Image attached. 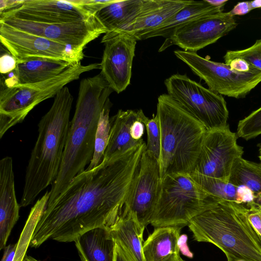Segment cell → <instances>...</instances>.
Instances as JSON below:
<instances>
[{
	"label": "cell",
	"mask_w": 261,
	"mask_h": 261,
	"mask_svg": "<svg viewBox=\"0 0 261 261\" xmlns=\"http://www.w3.org/2000/svg\"><path fill=\"white\" fill-rule=\"evenodd\" d=\"M145 148L144 142L75 176L47 203L29 246L37 248L48 240L74 242L90 229L113 226L123 213Z\"/></svg>",
	"instance_id": "6da1fadb"
},
{
	"label": "cell",
	"mask_w": 261,
	"mask_h": 261,
	"mask_svg": "<svg viewBox=\"0 0 261 261\" xmlns=\"http://www.w3.org/2000/svg\"><path fill=\"white\" fill-rule=\"evenodd\" d=\"M113 91L101 72L80 81L61 166L49 192L47 203L53 201L90 163L100 115Z\"/></svg>",
	"instance_id": "7a4b0ae2"
},
{
	"label": "cell",
	"mask_w": 261,
	"mask_h": 261,
	"mask_svg": "<svg viewBox=\"0 0 261 261\" xmlns=\"http://www.w3.org/2000/svg\"><path fill=\"white\" fill-rule=\"evenodd\" d=\"M73 100L68 87H64L38 123V138L26 168L20 207L32 204L57 178L70 127Z\"/></svg>",
	"instance_id": "3957f363"
},
{
	"label": "cell",
	"mask_w": 261,
	"mask_h": 261,
	"mask_svg": "<svg viewBox=\"0 0 261 261\" xmlns=\"http://www.w3.org/2000/svg\"><path fill=\"white\" fill-rule=\"evenodd\" d=\"M248 208L221 201L193 218L188 227L194 240L210 243L233 259L261 261V242L248 218Z\"/></svg>",
	"instance_id": "277c9868"
},
{
	"label": "cell",
	"mask_w": 261,
	"mask_h": 261,
	"mask_svg": "<svg viewBox=\"0 0 261 261\" xmlns=\"http://www.w3.org/2000/svg\"><path fill=\"white\" fill-rule=\"evenodd\" d=\"M161 132V179L194 170L207 131L203 124L168 94L158 98Z\"/></svg>",
	"instance_id": "5b68a950"
},
{
	"label": "cell",
	"mask_w": 261,
	"mask_h": 261,
	"mask_svg": "<svg viewBox=\"0 0 261 261\" xmlns=\"http://www.w3.org/2000/svg\"><path fill=\"white\" fill-rule=\"evenodd\" d=\"M221 201L204 190L190 174H167L161 179L158 198L150 224L154 228H183L195 216Z\"/></svg>",
	"instance_id": "8992f818"
},
{
	"label": "cell",
	"mask_w": 261,
	"mask_h": 261,
	"mask_svg": "<svg viewBox=\"0 0 261 261\" xmlns=\"http://www.w3.org/2000/svg\"><path fill=\"white\" fill-rule=\"evenodd\" d=\"M96 69H100V63L83 65L80 62L56 77L43 82L11 87L1 85L0 138L10 128L21 123L39 103L55 97L66 85L77 80L83 73Z\"/></svg>",
	"instance_id": "52a82bcc"
},
{
	"label": "cell",
	"mask_w": 261,
	"mask_h": 261,
	"mask_svg": "<svg viewBox=\"0 0 261 261\" xmlns=\"http://www.w3.org/2000/svg\"><path fill=\"white\" fill-rule=\"evenodd\" d=\"M168 94L177 101L205 127L207 130L228 125L229 112L223 97L186 74L172 75L165 80Z\"/></svg>",
	"instance_id": "ba28073f"
},
{
	"label": "cell",
	"mask_w": 261,
	"mask_h": 261,
	"mask_svg": "<svg viewBox=\"0 0 261 261\" xmlns=\"http://www.w3.org/2000/svg\"><path fill=\"white\" fill-rule=\"evenodd\" d=\"M174 53L205 82L209 89L221 95L244 98L261 82V71L256 68L238 72L225 63L211 61L196 53L176 50Z\"/></svg>",
	"instance_id": "9c48e42d"
},
{
	"label": "cell",
	"mask_w": 261,
	"mask_h": 261,
	"mask_svg": "<svg viewBox=\"0 0 261 261\" xmlns=\"http://www.w3.org/2000/svg\"><path fill=\"white\" fill-rule=\"evenodd\" d=\"M0 22L81 51L88 43L107 32L95 14L87 19L64 23L30 21L1 14Z\"/></svg>",
	"instance_id": "30bf717a"
},
{
	"label": "cell",
	"mask_w": 261,
	"mask_h": 261,
	"mask_svg": "<svg viewBox=\"0 0 261 261\" xmlns=\"http://www.w3.org/2000/svg\"><path fill=\"white\" fill-rule=\"evenodd\" d=\"M237 138L228 125L207 130L191 173L229 181L234 162L242 157L244 152L243 148L237 143Z\"/></svg>",
	"instance_id": "8fae6325"
},
{
	"label": "cell",
	"mask_w": 261,
	"mask_h": 261,
	"mask_svg": "<svg viewBox=\"0 0 261 261\" xmlns=\"http://www.w3.org/2000/svg\"><path fill=\"white\" fill-rule=\"evenodd\" d=\"M0 40L17 62L45 58L75 64L84 57L83 51L18 30L2 22H0Z\"/></svg>",
	"instance_id": "7c38bea8"
},
{
	"label": "cell",
	"mask_w": 261,
	"mask_h": 261,
	"mask_svg": "<svg viewBox=\"0 0 261 261\" xmlns=\"http://www.w3.org/2000/svg\"><path fill=\"white\" fill-rule=\"evenodd\" d=\"M237 26L229 12L207 14L195 18L175 30L165 40L159 51L176 45L184 50L196 53L216 42Z\"/></svg>",
	"instance_id": "4fadbf2b"
},
{
	"label": "cell",
	"mask_w": 261,
	"mask_h": 261,
	"mask_svg": "<svg viewBox=\"0 0 261 261\" xmlns=\"http://www.w3.org/2000/svg\"><path fill=\"white\" fill-rule=\"evenodd\" d=\"M161 182L159 160L145 149L140 158L124 212H130L145 227L150 224Z\"/></svg>",
	"instance_id": "5bb4252c"
},
{
	"label": "cell",
	"mask_w": 261,
	"mask_h": 261,
	"mask_svg": "<svg viewBox=\"0 0 261 261\" xmlns=\"http://www.w3.org/2000/svg\"><path fill=\"white\" fill-rule=\"evenodd\" d=\"M137 41L133 36L125 33L103 36L101 39L105 48L100 63V72L117 93L125 90L130 84Z\"/></svg>",
	"instance_id": "9a60e30c"
},
{
	"label": "cell",
	"mask_w": 261,
	"mask_h": 261,
	"mask_svg": "<svg viewBox=\"0 0 261 261\" xmlns=\"http://www.w3.org/2000/svg\"><path fill=\"white\" fill-rule=\"evenodd\" d=\"M18 19L45 23H64L88 19L94 14L74 1L23 0L0 13Z\"/></svg>",
	"instance_id": "2e32d148"
},
{
	"label": "cell",
	"mask_w": 261,
	"mask_h": 261,
	"mask_svg": "<svg viewBox=\"0 0 261 261\" xmlns=\"http://www.w3.org/2000/svg\"><path fill=\"white\" fill-rule=\"evenodd\" d=\"M20 204L15 190L12 158L0 161V250L6 246L14 225L19 217Z\"/></svg>",
	"instance_id": "e0dca14e"
},
{
	"label": "cell",
	"mask_w": 261,
	"mask_h": 261,
	"mask_svg": "<svg viewBox=\"0 0 261 261\" xmlns=\"http://www.w3.org/2000/svg\"><path fill=\"white\" fill-rule=\"evenodd\" d=\"M164 2L165 0H116L99 10L95 16L107 32L116 33L125 29L137 18L156 9Z\"/></svg>",
	"instance_id": "ac0fdd59"
},
{
	"label": "cell",
	"mask_w": 261,
	"mask_h": 261,
	"mask_svg": "<svg viewBox=\"0 0 261 261\" xmlns=\"http://www.w3.org/2000/svg\"><path fill=\"white\" fill-rule=\"evenodd\" d=\"M73 65L65 61L45 58L17 62L11 77L6 79L4 84L11 87L43 82L56 77Z\"/></svg>",
	"instance_id": "d6986e66"
},
{
	"label": "cell",
	"mask_w": 261,
	"mask_h": 261,
	"mask_svg": "<svg viewBox=\"0 0 261 261\" xmlns=\"http://www.w3.org/2000/svg\"><path fill=\"white\" fill-rule=\"evenodd\" d=\"M143 114L141 109L137 111L119 110L117 114L110 119L109 140L102 162H106L144 142L143 139L140 141L134 140L130 132L134 122L140 119Z\"/></svg>",
	"instance_id": "ffe728a7"
},
{
	"label": "cell",
	"mask_w": 261,
	"mask_h": 261,
	"mask_svg": "<svg viewBox=\"0 0 261 261\" xmlns=\"http://www.w3.org/2000/svg\"><path fill=\"white\" fill-rule=\"evenodd\" d=\"M181 229L178 226L154 228L143 244L145 261H184L178 245Z\"/></svg>",
	"instance_id": "44dd1931"
},
{
	"label": "cell",
	"mask_w": 261,
	"mask_h": 261,
	"mask_svg": "<svg viewBox=\"0 0 261 261\" xmlns=\"http://www.w3.org/2000/svg\"><path fill=\"white\" fill-rule=\"evenodd\" d=\"M74 242L82 261H114L115 241L109 227L90 229Z\"/></svg>",
	"instance_id": "7402d4cb"
},
{
	"label": "cell",
	"mask_w": 261,
	"mask_h": 261,
	"mask_svg": "<svg viewBox=\"0 0 261 261\" xmlns=\"http://www.w3.org/2000/svg\"><path fill=\"white\" fill-rule=\"evenodd\" d=\"M145 228L139 224L131 213L123 212L110 230L115 242L135 261H145L143 252Z\"/></svg>",
	"instance_id": "603a6c76"
},
{
	"label": "cell",
	"mask_w": 261,
	"mask_h": 261,
	"mask_svg": "<svg viewBox=\"0 0 261 261\" xmlns=\"http://www.w3.org/2000/svg\"><path fill=\"white\" fill-rule=\"evenodd\" d=\"M223 9L211 5L206 0L191 1L158 27L135 38L137 41L159 36L166 38L175 30L188 22L203 15L222 12Z\"/></svg>",
	"instance_id": "cb8c5ba5"
},
{
	"label": "cell",
	"mask_w": 261,
	"mask_h": 261,
	"mask_svg": "<svg viewBox=\"0 0 261 261\" xmlns=\"http://www.w3.org/2000/svg\"><path fill=\"white\" fill-rule=\"evenodd\" d=\"M191 1L165 0L159 7L138 17L122 31L116 33L107 32L103 36L109 37L125 33L135 37L158 27Z\"/></svg>",
	"instance_id": "d4e9b609"
},
{
	"label": "cell",
	"mask_w": 261,
	"mask_h": 261,
	"mask_svg": "<svg viewBox=\"0 0 261 261\" xmlns=\"http://www.w3.org/2000/svg\"><path fill=\"white\" fill-rule=\"evenodd\" d=\"M229 182L237 187L245 186L255 194L261 193V163L242 157L238 159L233 164Z\"/></svg>",
	"instance_id": "484cf974"
},
{
	"label": "cell",
	"mask_w": 261,
	"mask_h": 261,
	"mask_svg": "<svg viewBox=\"0 0 261 261\" xmlns=\"http://www.w3.org/2000/svg\"><path fill=\"white\" fill-rule=\"evenodd\" d=\"M192 178L208 193L222 201L239 203L238 187L219 178L191 173Z\"/></svg>",
	"instance_id": "4316f807"
},
{
	"label": "cell",
	"mask_w": 261,
	"mask_h": 261,
	"mask_svg": "<svg viewBox=\"0 0 261 261\" xmlns=\"http://www.w3.org/2000/svg\"><path fill=\"white\" fill-rule=\"evenodd\" d=\"M111 106L110 101L101 113L96 130L93 156L86 170L95 168L102 161L110 137L111 124L109 113Z\"/></svg>",
	"instance_id": "83f0119b"
},
{
	"label": "cell",
	"mask_w": 261,
	"mask_h": 261,
	"mask_svg": "<svg viewBox=\"0 0 261 261\" xmlns=\"http://www.w3.org/2000/svg\"><path fill=\"white\" fill-rule=\"evenodd\" d=\"M236 134L246 140L261 135V107L240 120Z\"/></svg>",
	"instance_id": "f1b7e54d"
},
{
	"label": "cell",
	"mask_w": 261,
	"mask_h": 261,
	"mask_svg": "<svg viewBox=\"0 0 261 261\" xmlns=\"http://www.w3.org/2000/svg\"><path fill=\"white\" fill-rule=\"evenodd\" d=\"M225 63L236 58L244 60L253 67L261 71V39L250 47L239 50H228L223 57Z\"/></svg>",
	"instance_id": "f546056e"
},
{
	"label": "cell",
	"mask_w": 261,
	"mask_h": 261,
	"mask_svg": "<svg viewBox=\"0 0 261 261\" xmlns=\"http://www.w3.org/2000/svg\"><path fill=\"white\" fill-rule=\"evenodd\" d=\"M147 132L145 150L152 154L159 161L161 152V132L159 121L156 115L144 123Z\"/></svg>",
	"instance_id": "4dcf8cb0"
},
{
	"label": "cell",
	"mask_w": 261,
	"mask_h": 261,
	"mask_svg": "<svg viewBox=\"0 0 261 261\" xmlns=\"http://www.w3.org/2000/svg\"><path fill=\"white\" fill-rule=\"evenodd\" d=\"M249 221L261 242V209L254 206L248 208Z\"/></svg>",
	"instance_id": "1f68e13d"
},
{
	"label": "cell",
	"mask_w": 261,
	"mask_h": 261,
	"mask_svg": "<svg viewBox=\"0 0 261 261\" xmlns=\"http://www.w3.org/2000/svg\"><path fill=\"white\" fill-rule=\"evenodd\" d=\"M17 65V60L10 54L5 53L0 58V72L2 74H6L13 71Z\"/></svg>",
	"instance_id": "d6a6232c"
},
{
	"label": "cell",
	"mask_w": 261,
	"mask_h": 261,
	"mask_svg": "<svg viewBox=\"0 0 261 261\" xmlns=\"http://www.w3.org/2000/svg\"><path fill=\"white\" fill-rule=\"evenodd\" d=\"M148 119L144 114L141 118L134 122L130 127V135L132 138L136 141L142 140V137L144 133V123Z\"/></svg>",
	"instance_id": "836d02e7"
},
{
	"label": "cell",
	"mask_w": 261,
	"mask_h": 261,
	"mask_svg": "<svg viewBox=\"0 0 261 261\" xmlns=\"http://www.w3.org/2000/svg\"><path fill=\"white\" fill-rule=\"evenodd\" d=\"M233 70L238 72H247L255 68L244 60L240 58L233 59L225 63Z\"/></svg>",
	"instance_id": "e575fe53"
},
{
	"label": "cell",
	"mask_w": 261,
	"mask_h": 261,
	"mask_svg": "<svg viewBox=\"0 0 261 261\" xmlns=\"http://www.w3.org/2000/svg\"><path fill=\"white\" fill-rule=\"evenodd\" d=\"M252 10L249 1L238 3L229 12L234 16L236 15H243L249 13Z\"/></svg>",
	"instance_id": "d590c367"
},
{
	"label": "cell",
	"mask_w": 261,
	"mask_h": 261,
	"mask_svg": "<svg viewBox=\"0 0 261 261\" xmlns=\"http://www.w3.org/2000/svg\"><path fill=\"white\" fill-rule=\"evenodd\" d=\"M114 261H135L122 248L115 242Z\"/></svg>",
	"instance_id": "8d00e7d4"
},
{
	"label": "cell",
	"mask_w": 261,
	"mask_h": 261,
	"mask_svg": "<svg viewBox=\"0 0 261 261\" xmlns=\"http://www.w3.org/2000/svg\"><path fill=\"white\" fill-rule=\"evenodd\" d=\"M17 248V243L9 244L4 248L1 261H14Z\"/></svg>",
	"instance_id": "74e56055"
},
{
	"label": "cell",
	"mask_w": 261,
	"mask_h": 261,
	"mask_svg": "<svg viewBox=\"0 0 261 261\" xmlns=\"http://www.w3.org/2000/svg\"><path fill=\"white\" fill-rule=\"evenodd\" d=\"M187 239L186 234L180 236L178 241V245L179 250L181 252L182 254L188 257L192 258L193 257V253L190 251L188 247L187 243Z\"/></svg>",
	"instance_id": "f35d334b"
},
{
	"label": "cell",
	"mask_w": 261,
	"mask_h": 261,
	"mask_svg": "<svg viewBox=\"0 0 261 261\" xmlns=\"http://www.w3.org/2000/svg\"><path fill=\"white\" fill-rule=\"evenodd\" d=\"M206 1L214 7L224 9V7L228 0H206Z\"/></svg>",
	"instance_id": "ab89813d"
},
{
	"label": "cell",
	"mask_w": 261,
	"mask_h": 261,
	"mask_svg": "<svg viewBox=\"0 0 261 261\" xmlns=\"http://www.w3.org/2000/svg\"><path fill=\"white\" fill-rule=\"evenodd\" d=\"M252 10L261 8V0H255L249 1Z\"/></svg>",
	"instance_id": "60d3db41"
},
{
	"label": "cell",
	"mask_w": 261,
	"mask_h": 261,
	"mask_svg": "<svg viewBox=\"0 0 261 261\" xmlns=\"http://www.w3.org/2000/svg\"><path fill=\"white\" fill-rule=\"evenodd\" d=\"M22 261H40V260L36 259L35 258H34L31 256L25 255L24 256Z\"/></svg>",
	"instance_id": "b9f144b4"
},
{
	"label": "cell",
	"mask_w": 261,
	"mask_h": 261,
	"mask_svg": "<svg viewBox=\"0 0 261 261\" xmlns=\"http://www.w3.org/2000/svg\"><path fill=\"white\" fill-rule=\"evenodd\" d=\"M259 151L260 154H261V145H260V147L259 148Z\"/></svg>",
	"instance_id": "7bdbcfd3"
},
{
	"label": "cell",
	"mask_w": 261,
	"mask_h": 261,
	"mask_svg": "<svg viewBox=\"0 0 261 261\" xmlns=\"http://www.w3.org/2000/svg\"><path fill=\"white\" fill-rule=\"evenodd\" d=\"M258 157L261 163V154H260Z\"/></svg>",
	"instance_id": "ee69618b"
},
{
	"label": "cell",
	"mask_w": 261,
	"mask_h": 261,
	"mask_svg": "<svg viewBox=\"0 0 261 261\" xmlns=\"http://www.w3.org/2000/svg\"><path fill=\"white\" fill-rule=\"evenodd\" d=\"M227 261H230L229 259H227Z\"/></svg>",
	"instance_id": "f6af8a7d"
}]
</instances>
